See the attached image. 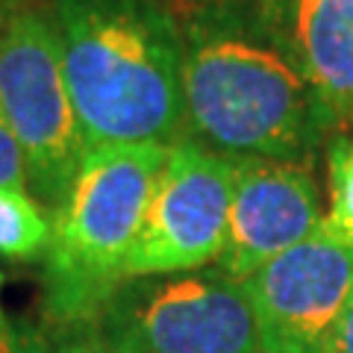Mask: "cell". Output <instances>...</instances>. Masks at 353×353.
<instances>
[{
  "instance_id": "6da1fadb",
  "label": "cell",
  "mask_w": 353,
  "mask_h": 353,
  "mask_svg": "<svg viewBox=\"0 0 353 353\" xmlns=\"http://www.w3.org/2000/svg\"><path fill=\"white\" fill-rule=\"evenodd\" d=\"M183 139L233 165L309 162L336 124L241 0L203 3L183 21Z\"/></svg>"
},
{
  "instance_id": "7a4b0ae2",
  "label": "cell",
  "mask_w": 353,
  "mask_h": 353,
  "mask_svg": "<svg viewBox=\"0 0 353 353\" xmlns=\"http://www.w3.org/2000/svg\"><path fill=\"white\" fill-rule=\"evenodd\" d=\"M88 150L183 139V21L165 0H44Z\"/></svg>"
},
{
  "instance_id": "3957f363",
  "label": "cell",
  "mask_w": 353,
  "mask_h": 353,
  "mask_svg": "<svg viewBox=\"0 0 353 353\" xmlns=\"http://www.w3.org/2000/svg\"><path fill=\"white\" fill-rule=\"evenodd\" d=\"M168 145H101L85 153L65 203L50 215L44 303L57 324L92 327L127 280Z\"/></svg>"
},
{
  "instance_id": "277c9868",
  "label": "cell",
  "mask_w": 353,
  "mask_h": 353,
  "mask_svg": "<svg viewBox=\"0 0 353 353\" xmlns=\"http://www.w3.org/2000/svg\"><path fill=\"white\" fill-rule=\"evenodd\" d=\"M88 333L106 353H262L245 283L218 265L121 283Z\"/></svg>"
},
{
  "instance_id": "5b68a950",
  "label": "cell",
  "mask_w": 353,
  "mask_h": 353,
  "mask_svg": "<svg viewBox=\"0 0 353 353\" xmlns=\"http://www.w3.org/2000/svg\"><path fill=\"white\" fill-rule=\"evenodd\" d=\"M0 109L24 150L30 192L53 215L71 192L88 141L41 6H15L0 32Z\"/></svg>"
},
{
  "instance_id": "8992f818",
  "label": "cell",
  "mask_w": 353,
  "mask_h": 353,
  "mask_svg": "<svg viewBox=\"0 0 353 353\" xmlns=\"http://www.w3.org/2000/svg\"><path fill=\"white\" fill-rule=\"evenodd\" d=\"M233 189V162L185 139L171 145L130 253L127 280L215 265L224 250Z\"/></svg>"
},
{
  "instance_id": "52a82bcc",
  "label": "cell",
  "mask_w": 353,
  "mask_h": 353,
  "mask_svg": "<svg viewBox=\"0 0 353 353\" xmlns=\"http://www.w3.org/2000/svg\"><path fill=\"white\" fill-rule=\"evenodd\" d=\"M262 353H327L353 297V245L321 227L245 280Z\"/></svg>"
},
{
  "instance_id": "ba28073f",
  "label": "cell",
  "mask_w": 353,
  "mask_h": 353,
  "mask_svg": "<svg viewBox=\"0 0 353 353\" xmlns=\"http://www.w3.org/2000/svg\"><path fill=\"white\" fill-rule=\"evenodd\" d=\"M321 194L309 162H241L218 268L245 283L265 262L321 230Z\"/></svg>"
},
{
  "instance_id": "9c48e42d",
  "label": "cell",
  "mask_w": 353,
  "mask_h": 353,
  "mask_svg": "<svg viewBox=\"0 0 353 353\" xmlns=\"http://www.w3.org/2000/svg\"><path fill=\"white\" fill-rule=\"evenodd\" d=\"M336 124H353V0H250Z\"/></svg>"
},
{
  "instance_id": "30bf717a",
  "label": "cell",
  "mask_w": 353,
  "mask_h": 353,
  "mask_svg": "<svg viewBox=\"0 0 353 353\" xmlns=\"http://www.w3.org/2000/svg\"><path fill=\"white\" fill-rule=\"evenodd\" d=\"M50 236V215H44L27 192L0 189V256L32 262L48 253Z\"/></svg>"
},
{
  "instance_id": "8fae6325",
  "label": "cell",
  "mask_w": 353,
  "mask_h": 353,
  "mask_svg": "<svg viewBox=\"0 0 353 353\" xmlns=\"http://www.w3.org/2000/svg\"><path fill=\"white\" fill-rule=\"evenodd\" d=\"M330 212L321 227L333 239L353 245V136H339L327 150Z\"/></svg>"
},
{
  "instance_id": "7c38bea8",
  "label": "cell",
  "mask_w": 353,
  "mask_h": 353,
  "mask_svg": "<svg viewBox=\"0 0 353 353\" xmlns=\"http://www.w3.org/2000/svg\"><path fill=\"white\" fill-rule=\"evenodd\" d=\"M0 189H15V192L30 189L24 150H21L3 109H0Z\"/></svg>"
},
{
  "instance_id": "4fadbf2b",
  "label": "cell",
  "mask_w": 353,
  "mask_h": 353,
  "mask_svg": "<svg viewBox=\"0 0 353 353\" xmlns=\"http://www.w3.org/2000/svg\"><path fill=\"white\" fill-rule=\"evenodd\" d=\"M0 353H48V339L30 324H6L0 330Z\"/></svg>"
},
{
  "instance_id": "5bb4252c",
  "label": "cell",
  "mask_w": 353,
  "mask_h": 353,
  "mask_svg": "<svg viewBox=\"0 0 353 353\" xmlns=\"http://www.w3.org/2000/svg\"><path fill=\"white\" fill-rule=\"evenodd\" d=\"M327 353H353V297L345 309V315H341V321L333 333V341H330Z\"/></svg>"
},
{
  "instance_id": "9a60e30c",
  "label": "cell",
  "mask_w": 353,
  "mask_h": 353,
  "mask_svg": "<svg viewBox=\"0 0 353 353\" xmlns=\"http://www.w3.org/2000/svg\"><path fill=\"white\" fill-rule=\"evenodd\" d=\"M12 9H15L12 0H0V32H3L6 21H9V12H12Z\"/></svg>"
},
{
  "instance_id": "2e32d148",
  "label": "cell",
  "mask_w": 353,
  "mask_h": 353,
  "mask_svg": "<svg viewBox=\"0 0 353 353\" xmlns=\"http://www.w3.org/2000/svg\"><path fill=\"white\" fill-rule=\"evenodd\" d=\"M0 285H3V280H0ZM6 315H3V303H0V330H6Z\"/></svg>"
},
{
  "instance_id": "e0dca14e",
  "label": "cell",
  "mask_w": 353,
  "mask_h": 353,
  "mask_svg": "<svg viewBox=\"0 0 353 353\" xmlns=\"http://www.w3.org/2000/svg\"><path fill=\"white\" fill-rule=\"evenodd\" d=\"M203 3H221V0H203Z\"/></svg>"
}]
</instances>
